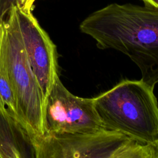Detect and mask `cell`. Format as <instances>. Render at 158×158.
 Listing matches in <instances>:
<instances>
[{"instance_id": "obj_1", "label": "cell", "mask_w": 158, "mask_h": 158, "mask_svg": "<svg viewBox=\"0 0 158 158\" xmlns=\"http://www.w3.org/2000/svg\"><path fill=\"white\" fill-rule=\"evenodd\" d=\"M80 30L98 48L127 56L139 68L142 81L153 88L158 83V9L112 3L86 17Z\"/></svg>"}, {"instance_id": "obj_2", "label": "cell", "mask_w": 158, "mask_h": 158, "mask_svg": "<svg viewBox=\"0 0 158 158\" xmlns=\"http://www.w3.org/2000/svg\"><path fill=\"white\" fill-rule=\"evenodd\" d=\"M154 88L141 80H123L93 98L103 128L144 145L158 142V102Z\"/></svg>"}, {"instance_id": "obj_3", "label": "cell", "mask_w": 158, "mask_h": 158, "mask_svg": "<svg viewBox=\"0 0 158 158\" xmlns=\"http://www.w3.org/2000/svg\"><path fill=\"white\" fill-rule=\"evenodd\" d=\"M0 52L22 125L31 139L47 132L46 101L27 58L12 7L0 23Z\"/></svg>"}, {"instance_id": "obj_4", "label": "cell", "mask_w": 158, "mask_h": 158, "mask_svg": "<svg viewBox=\"0 0 158 158\" xmlns=\"http://www.w3.org/2000/svg\"><path fill=\"white\" fill-rule=\"evenodd\" d=\"M35 158H154L152 145H144L118 132L46 133L31 140Z\"/></svg>"}, {"instance_id": "obj_5", "label": "cell", "mask_w": 158, "mask_h": 158, "mask_svg": "<svg viewBox=\"0 0 158 158\" xmlns=\"http://www.w3.org/2000/svg\"><path fill=\"white\" fill-rule=\"evenodd\" d=\"M45 117L46 133H89L105 130L95 111L93 98L73 95L59 76L46 100Z\"/></svg>"}, {"instance_id": "obj_6", "label": "cell", "mask_w": 158, "mask_h": 158, "mask_svg": "<svg viewBox=\"0 0 158 158\" xmlns=\"http://www.w3.org/2000/svg\"><path fill=\"white\" fill-rule=\"evenodd\" d=\"M12 9L27 58L46 104L56 78L59 76L56 46L32 11L17 5Z\"/></svg>"}, {"instance_id": "obj_7", "label": "cell", "mask_w": 158, "mask_h": 158, "mask_svg": "<svg viewBox=\"0 0 158 158\" xmlns=\"http://www.w3.org/2000/svg\"><path fill=\"white\" fill-rule=\"evenodd\" d=\"M35 157L27 130L4 108L0 107V158Z\"/></svg>"}, {"instance_id": "obj_8", "label": "cell", "mask_w": 158, "mask_h": 158, "mask_svg": "<svg viewBox=\"0 0 158 158\" xmlns=\"http://www.w3.org/2000/svg\"><path fill=\"white\" fill-rule=\"evenodd\" d=\"M0 107L6 109L9 114L19 122L17 106L11 83L0 52Z\"/></svg>"}, {"instance_id": "obj_9", "label": "cell", "mask_w": 158, "mask_h": 158, "mask_svg": "<svg viewBox=\"0 0 158 158\" xmlns=\"http://www.w3.org/2000/svg\"><path fill=\"white\" fill-rule=\"evenodd\" d=\"M17 5V0H0V23L7 15L11 8Z\"/></svg>"}, {"instance_id": "obj_10", "label": "cell", "mask_w": 158, "mask_h": 158, "mask_svg": "<svg viewBox=\"0 0 158 158\" xmlns=\"http://www.w3.org/2000/svg\"><path fill=\"white\" fill-rule=\"evenodd\" d=\"M144 5L149 7L158 9V0H142Z\"/></svg>"}, {"instance_id": "obj_11", "label": "cell", "mask_w": 158, "mask_h": 158, "mask_svg": "<svg viewBox=\"0 0 158 158\" xmlns=\"http://www.w3.org/2000/svg\"><path fill=\"white\" fill-rule=\"evenodd\" d=\"M36 1V0H26V2L25 3V5L23 7V9L32 11L33 9L34 3Z\"/></svg>"}, {"instance_id": "obj_12", "label": "cell", "mask_w": 158, "mask_h": 158, "mask_svg": "<svg viewBox=\"0 0 158 158\" xmlns=\"http://www.w3.org/2000/svg\"><path fill=\"white\" fill-rule=\"evenodd\" d=\"M154 151V158H158V142L152 145Z\"/></svg>"}, {"instance_id": "obj_13", "label": "cell", "mask_w": 158, "mask_h": 158, "mask_svg": "<svg viewBox=\"0 0 158 158\" xmlns=\"http://www.w3.org/2000/svg\"><path fill=\"white\" fill-rule=\"evenodd\" d=\"M25 2H26V0H17V6L23 8Z\"/></svg>"}]
</instances>
